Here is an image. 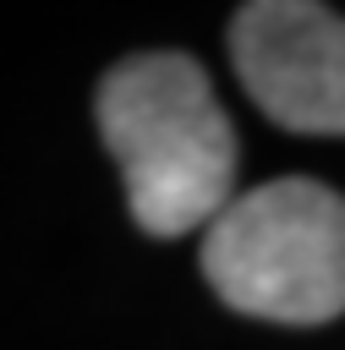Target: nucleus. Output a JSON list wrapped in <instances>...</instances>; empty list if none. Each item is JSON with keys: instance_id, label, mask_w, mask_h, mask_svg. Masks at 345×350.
Instances as JSON below:
<instances>
[{"instance_id": "1", "label": "nucleus", "mask_w": 345, "mask_h": 350, "mask_svg": "<svg viewBox=\"0 0 345 350\" xmlns=\"http://www.w3.org/2000/svg\"><path fill=\"white\" fill-rule=\"evenodd\" d=\"M104 148L120 164L126 208L142 235L208 230L235 197V131L192 55L153 49L104 71L93 98Z\"/></svg>"}, {"instance_id": "2", "label": "nucleus", "mask_w": 345, "mask_h": 350, "mask_svg": "<svg viewBox=\"0 0 345 350\" xmlns=\"http://www.w3.org/2000/svg\"><path fill=\"white\" fill-rule=\"evenodd\" d=\"M203 279L246 317L312 328L345 312V197L323 180H263L203 230Z\"/></svg>"}, {"instance_id": "3", "label": "nucleus", "mask_w": 345, "mask_h": 350, "mask_svg": "<svg viewBox=\"0 0 345 350\" xmlns=\"http://www.w3.org/2000/svg\"><path fill=\"white\" fill-rule=\"evenodd\" d=\"M230 60L252 104L307 137H345V16L312 0H252L230 22Z\"/></svg>"}]
</instances>
